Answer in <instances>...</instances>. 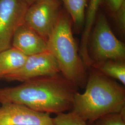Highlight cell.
I'll return each mask as SVG.
<instances>
[{
	"mask_svg": "<svg viewBox=\"0 0 125 125\" xmlns=\"http://www.w3.org/2000/svg\"><path fill=\"white\" fill-rule=\"evenodd\" d=\"M78 88L60 74L33 78L0 89V104L14 103L36 111L57 115L72 110Z\"/></svg>",
	"mask_w": 125,
	"mask_h": 125,
	"instance_id": "6da1fadb",
	"label": "cell"
},
{
	"mask_svg": "<svg viewBox=\"0 0 125 125\" xmlns=\"http://www.w3.org/2000/svg\"><path fill=\"white\" fill-rule=\"evenodd\" d=\"M89 68L85 91L75 94L72 111L91 125L102 116L125 109V89L94 68Z\"/></svg>",
	"mask_w": 125,
	"mask_h": 125,
	"instance_id": "7a4b0ae2",
	"label": "cell"
},
{
	"mask_svg": "<svg viewBox=\"0 0 125 125\" xmlns=\"http://www.w3.org/2000/svg\"><path fill=\"white\" fill-rule=\"evenodd\" d=\"M72 24L70 16L62 9L47 41L48 50L56 60L60 74L78 88H84L88 75L78 53Z\"/></svg>",
	"mask_w": 125,
	"mask_h": 125,
	"instance_id": "3957f363",
	"label": "cell"
},
{
	"mask_svg": "<svg viewBox=\"0 0 125 125\" xmlns=\"http://www.w3.org/2000/svg\"><path fill=\"white\" fill-rule=\"evenodd\" d=\"M88 53L91 64L107 60L125 61V44L114 34L101 13H98L89 36Z\"/></svg>",
	"mask_w": 125,
	"mask_h": 125,
	"instance_id": "277c9868",
	"label": "cell"
},
{
	"mask_svg": "<svg viewBox=\"0 0 125 125\" xmlns=\"http://www.w3.org/2000/svg\"><path fill=\"white\" fill-rule=\"evenodd\" d=\"M62 10L60 0H38L28 6L24 24L47 41Z\"/></svg>",
	"mask_w": 125,
	"mask_h": 125,
	"instance_id": "5b68a950",
	"label": "cell"
},
{
	"mask_svg": "<svg viewBox=\"0 0 125 125\" xmlns=\"http://www.w3.org/2000/svg\"><path fill=\"white\" fill-rule=\"evenodd\" d=\"M28 6L25 0H0V52L12 47L14 34L24 23Z\"/></svg>",
	"mask_w": 125,
	"mask_h": 125,
	"instance_id": "8992f818",
	"label": "cell"
},
{
	"mask_svg": "<svg viewBox=\"0 0 125 125\" xmlns=\"http://www.w3.org/2000/svg\"><path fill=\"white\" fill-rule=\"evenodd\" d=\"M60 74L58 64L49 51L27 57L22 67L16 72L5 76L8 81L23 82L41 76Z\"/></svg>",
	"mask_w": 125,
	"mask_h": 125,
	"instance_id": "52a82bcc",
	"label": "cell"
},
{
	"mask_svg": "<svg viewBox=\"0 0 125 125\" xmlns=\"http://www.w3.org/2000/svg\"><path fill=\"white\" fill-rule=\"evenodd\" d=\"M0 125H54L49 114L14 103L0 105Z\"/></svg>",
	"mask_w": 125,
	"mask_h": 125,
	"instance_id": "ba28073f",
	"label": "cell"
},
{
	"mask_svg": "<svg viewBox=\"0 0 125 125\" xmlns=\"http://www.w3.org/2000/svg\"><path fill=\"white\" fill-rule=\"evenodd\" d=\"M12 47L27 57L48 51L47 41L24 23L15 32Z\"/></svg>",
	"mask_w": 125,
	"mask_h": 125,
	"instance_id": "9c48e42d",
	"label": "cell"
},
{
	"mask_svg": "<svg viewBox=\"0 0 125 125\" xmlns=\"http://www.w3.org/2000/svg\"><path fill=\"white\" fill-rule=\"evenodd\" d=\"M27 56L11 47L0 52V78L17 71L22 66Z\"/></svg>",
	"mask_w": 125,
	"mask_h": 125,
	"instance_id": "30bf717a",
	"label": "cell"
},
{
	"mask_svg": "<svg viewBox=\"0 0 125 125\" xmlns=\"http://www.w3.org/2000/svg\"><path fill=\"white\" fill-rule=\"evenodd\" d=\"M76 29L83 27L85 13L89 0H60Z\"/></svg>",
	"mask_w": 125,
	"mask_h": 125,
	"instance_id": "8fae6325",
	"label": "cell"
},
{
	"mask_svg": "<svg viewBox=\"0 0 125 125\" xmlns=\"http://www.w3.org/2000/svg\"><path fill=\"white\" fill-rule=\"evenodd\" d=\"M90 67L102 72L110 78H114L125 85V62L123 61L107 60L93 63Z\"/></svg>",
	"mask_w": 125,
	"mask_h": 125,
	"instance_id": "7c38bea8",
	"label": "cell"
},
{
	"mask_svg": "<svg viewBox=\"0 0 125 125\" xmlns=\"http://www.w3.org/2000/svg\"><path fill=\"white\" fill-rule=\"evenodd\" d=\"M54 125H89L80 116L73 112L62 113L53 118Z\"/></svg>",
	"mask_w": 125,
	"mask_h": 125,
	"instance_id": "4fadbf2b",
	"label": "cell"
},
{
	"mask_svg": "<svg viewBox=\"0 0 125 125\" xmlns=\"http://www.w3.org/2000/svg\"><path fill=\"white\" fill-rule=\"evenodd\" d=\"M91 125H125V109L120 113L102 116L94 121Z\"/></svg>",
	"mask_w": 125,
	"mask_h": 125,
	"instance_id": "5bb4252c",
	"label": "cell"
},
{
	"mask_svg": "<svg viewBox=\"0 0 125 125\" xmlns=\"http://www.w3.org/2000/svg\"><path fill=\"white\" fill-rule=\"evenodd\" d=\"M115 14L119 30L123 35L125 32V3L122 5Z\"/></svg>",
	"mask_w": 125,
	"mask_h": 125,
	"instance_id": "9a60e30c",
	"label": "cell"
},
{
	"mask_svg": "<svg viewBox=\"0 0 125 125\" xmlns=\"http://www.w3.org/2000/svg\"><path fill=\"white\" fill-rule=\"evenodd\" d=\"M107 1L109 8L114 13L125 3V0H107Z\"/></svg>",
	"mask_w": 125,
	"mask_h": 125,
	"instance_id": "2e32d148",
	"label": "cell"
},
{
	"mask_svg": "<svg viewBox=\"0 0 125 125\" xmlns=\"http://www.w3.org/2000/svg\"><path fill=\"white\" fill-rule=\"evenodd\" d=\"M25 0L26 1V2L27 3V4L28 5V6H29L38 0Z\"/></svg>",
	"mask_w": 125,
	"mask_h": 125,
	"instance_id": "e0dca14e",
	"label": "cell"
}]
</instances>
